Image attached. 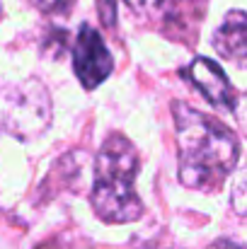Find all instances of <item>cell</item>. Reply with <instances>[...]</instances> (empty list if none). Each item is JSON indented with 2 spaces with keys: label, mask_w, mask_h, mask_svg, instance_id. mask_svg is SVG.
<instances>
[{
  "label": "cell",
  "mask_w": 247,
  "mask_h": 249,
  "mask_svg": "<svg viewBox=\"0 0 247 249\" xmlns=\"http://www.w3.org/2000/svg\"><path fill=\"white\" fill-rule=\"evenodd\" d=\"M179 181L196 191H218L238 167L240 143L218 119L184 104H172Z\"/></svg>",
  "instance_id": "cell-1"
},
{
  "label": "cell",
  "mask_w": 247,
  "mask_h": 249,
  "mask_svg": "<svg viewBox=\"0 0 247 249\" xmlns=\"http://www.w3.org/2000/svg\"><path fill=\"white\" fill-rule=\"evenodd\" d=\"M136 174H138V153L133 143L112 133L97 158L92 174V211L104 223H133L143 215V203L136 194Z\"/></svg>",
  "instance_id": "cell-2"
},
{
  "label": "cell",
  "mask_w": 247,
  "mask_h": 249,
  "mask_svg": "<svg viewBox=\"0 0 247 249\" xmlns=\"http://www.w3.org/2000/svg\"><path fill=\"white\" fill-rule=\"evenodd\" d=\"M51 124V99L39 80H24L0 87V131L32 141Z\"/></svg>",
  "instance_id": "cell-3"
},
{
  "label": "cell",
  "mask_w": 247,
  "mask_h": 249,
  "mask_svg": "<svg viewBox=\"0 0 247 249\" xmlns=\"http://www.w3.org/2000/svg\"><path fill=\"white\" fill-rule=\"evenodd\" d=\"M73 71L85 89H95L114 71V58L97 29L80 24V32L73 41Z\"/></svg>",
  "instance_id": "cell-4"
},
{
  "label": "cell",
  "mask_w": 247,
  "mask_h": 249,
  "mask_svg": "<svg viewBox=\"0 0 247 249\" xmlns=\"http://www.w3.org/2000/svg\"><path fill=\"white\" fill-rule=\"evenodd\" d=\"M182 78L194 85L209 104H213L218 109H230V111L238 107V92L216 61L196 58L194 63L182 68Z\"/></svg>",
  "instance_id": "cell-5"
},
{
  "label": "cell",
  "mask_w": 247,
  "mask_h": 249,
  "mask_svg": "<svg viewBox=\"0 0 247 249\" xmlns=\"http://www.w3.org/2000/svg\"><path fill=\"white\" fill-rule=\"evenodd\" d=\"M211 44L218 56L233 61L240 68H247V12L230 10L213 32Z\"/></svg>",
  "instance_id": "cell-6"
},
{
  "label": "cell",
  "mask_w": 247,
  "mask_h": 249,
  "mask_svg": "<svg viewBox=\"0 0 247 249\" xmlns=\"http://www.w3.org/2000/svg\"><path fill=\"white\" fill-rule=\"evenodd\" d=\"M204 0H172L170 12L165 15V34L177 41L194 44L196 29L204 19Z\"/></svg>",
  "instance_id": "cell-7"
},
{
  "label": "cell",
  "mask_w": 247,
  "mask_h": 249,
  "mask_svg": "<svg viewBox=\"0 0 247 249\" xmlns=\"http://www.w3.org/2000/svg\"><path fill=\"white\" fill-rule=\"evenodd\" d=\"M230 201H233V211H235L238 215H245L247 218V167H243V172H240L238 179H235Z\"/></svg>",
  "instance_id": "cell-8"
},
{
  "label": "cell",
  "mask_w": 247,
  "mask_h": 249,
  "mask_svg": "<svg viewBox=\"0 0 247 249\" xmlns=\"http://www.w3.org/2000/svg\"><path fill=\"white\" fill-rule=\"evenodd\" d=\"M39 12H46V15H63L71 10V5L76 0H29Z\"/></svg>",
  "instance_id": "cell-9"
},
{
  "label": "cell",
  "mask_w": 247,
  "mask_h": 249,
  "mask_svg": "<svg viewBox=\"0 0 247 249\" xmlns=\"http://www.w3.org/2000/svg\"><path fill=\"white\" fill-rule=\"evenodd\" d=\"M97 10H99V19L104 27L116 24V0H97Z\"/></svg>",
  "instance_id": "cell-10"
},
{
  "label": "cell",
  "mask_w": 247,
  "mask_h": 249,
  "mask_svg": "<svg viewBox=\"0 0 247 249\" xmlns=\"http://www.w3.org/2000/svg\"><path fill=\"white\" fill-rule=\"evenodd\" d=\"M160 2H163V0H126V5H129L133 12H138V15L153 12V10H155Z\"/></svg>",
  "instance_id": "cell-11"
},
{
  "label": "cell",
  "mask_w": 247,
  "mask_h": 249,
  "mask_svg": "<svg viewBox=\"0 0 247 249\" xmlns=\"http://www.w3.org/2000/svg\"><path fill=\"white\" fill-rule=\"evenodd\" d=\"M233 111H235V116H238V121H240V126H243V131L247 133V94L243 99H238V107H235Z\"/></svg>",
  "instance_id": "cell-12"
},
{
  "label": "cell",
  "mask_w": 247,
  "mask_h": 249,
  "mask_svg": "<svg viewBox=\"0 0 247 249\" xmlns=\"http://www.w3.org/2000/svg\"><path fill=\"white\" fill-rule=\"evenodd\" d=\"M211 249H245V247H240V245H238V242H233V240H218Z\"/></svg>",
  "instance_id": "cell-13"
}]
</instances>
